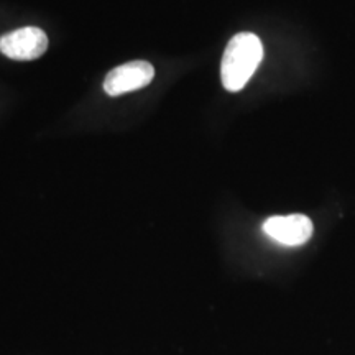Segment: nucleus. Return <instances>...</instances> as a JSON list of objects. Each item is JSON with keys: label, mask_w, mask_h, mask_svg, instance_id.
Here are the masks:
<instances>
[{"label": "nucleus", "mask_w": 355, "mask_h": 355, "mask_svg": "<svg viewBox=\"0 0 355 355\" xmlns=\"http://www.w3.org/2000/svg\"><path fill=\"white\" fill-rule=\"evenodd\" d=\"M263 232L283 245H303L313 235V222L303 214L275 216L265 220Z\"/></svg>", "instance_id": "20e7f679"}, {"label": "nucleus", "mask_w": 355, "mask_h": 355, "mask_svg": "<svg viewBox=\"0 0 355 355\" xmlns=\"http://www.w3.org/2000/svg\"><path fill=\"white\" fill-rule=\"evenodd\" d=\"M153 78L155 69L148 61H130L110 71L104 81V91L109 96H121L148 86Z\"/></svg>", "instance_id": "7ed1b4c3"}, {"label": "nucleus", "mask_w": 355, "mask_h": 355, "mask_svg": "<svg viewBox=\"0 0 355 355\" xmlns=\"http://www.w3.org/2000/svg\"><path fill=\"white\" fill-rule=\"evenodd\" d=\"M263 60V44L254 33H237L225 46L220 63V79L224 87L237 92L245 87Z\"/></svg>", "instance_id": "f257e3e1"}, {"label": "nucleus", "mask_w": 355, "mask_h": 355, "mask_svg": "<svg viewBox=\"0 0 355 355\" xmlns=\"http://www.w3.org/2000/svg\"><path fill=\"white\" fill-rule=\"evenodd\" d=\"M48 50V35L38 26H25L0 38V51L17 61H32Z\"/></svg>", "instance_id": "f03ea898"}]
</instances>
